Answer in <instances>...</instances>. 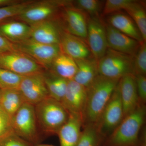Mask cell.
Returning a JSON list of instances; mask_svg holds the SVG:
<instances>
[{
  "label": "cell",
  "instance_id": "obj_1",
  "mask_svg": "<svg viewBox=\"0 0 146 146\" xmlns=\"http://www.w3.org/2000/svg\"><path fill=\"white\" fill-rule=\"evenodd\" d=\"M119 80L99 75L86 87L87 97L82 114L83 126L89 124L96 125Z\"/></svg>",
  "mask_w": 146,
  "mask_h": 146
},
{
  "label": "cell",
  "instance_id": "obj_2",
  "mask_svg": "<svg viewBox=\"0 0 146 146\" xmlns=\"http://www.w3.org/2000/svg\"><path fill=\"white\" fill-rule=\"evenodd\" d=\"M145 104H139L124 117L119 125L105 139L102 146H137L145 124Z\"/></svg>",
  "mask_w": 146,
  "mask_h": 146
},
{
  "label": "cell",
  "instance_id": "obj_3",
  "mask_svg": "<svg viewBox=\"0 0 146 146\" xmlns=\"http://www.w3.org/2000/svg\"><path fill=\"white\" fill-rule=\"evenodd\" d=\"M34 107L39 131L46 136L57 134L69 118V113L62 103L50 96Z\"/></svg>",
  "mask_w": 146,
  "mask_h": 146
},
{
  "label": "cell",
  "instance_id": "obj_4",
  "mask_svg": "<svg viewBox=\"0 0 146 146\" xmlns=\"http://www.w3.org/2000/svg\"><path fill=\"white\" fill-rule=\"evenodd\" d=\"M134 56L108 48L98 60L99 75L108 78L120 80L127 75L133 74Z\"/></svg>",
  "mask_w": 146,
  "mask_h": 146
},
{
  "label": "cell",
  "instance_id": "obj_5",
  "mask_svg": "<svg viewBox=\"0 0 146 146\" xmlns=\"http://www.w3.org/2000/svg\"><path fill=\"white\" fill-rule=\"evenodd\" d=\"M14 133L35 146L40 144L42 140L37 125L34 106L24 103L11 117Z\"/></svg>",
  "mask_w": 146,
  "mask_h": 146
},
{
  "label": "cell",
  "instance_id": "obj_6",
  "mask_svg": "<svg viewBox=\"0 0 146 146\" xmlns=\"http://www.w3.org/2000/svg\"><path fill=\"white\" fill-rule=\"evenodd\" d=\"M124 117L123 108L118 84L96 125L100 133L105 139L114 131Z\"/></svg>",
  "mask_w": 146,
  "mask_h": 146
},
{
  "label": "cell",
  "instance_id": "obj_7",
  "mask_svg": "<svg viewBox=\"0 0 146 146\" xmlns=\"http://www.w3.org/2000/svg\"><path fill=\"white\" fill-rule=\"evenodd\" d=\"M0 68L22 76L44 72L43 67L40 64L18 51L0 53Z\"/></svg>",
  "mask_w": 146,
  "mask_h": 146
},
{
  "label": "cell",
  "instance_id": "obj_8",
  "mask_svg": "<svg viewBox=\"0 0 146 146\" xmlns=\"http://www.w3.org/2000/svg\"><path fill=\"white\" fill-rule=\"evenodd\" d=\"M16 51L25 54L43 67H50L54 60L62 52L60 45H48L31 38L13 44Z\"/></svg>",
  "mask_w": 146,
  "mask_h": 146
},
{
  "label": "cell",
  "instance_id": "obj_9",
  "mask_svg": "<svg viewBox=\"0 0 146 146\" xmlns=\"http://www.w3.org/2000/svg\"><path fill=\"white\" fill-rule=\"evenodd\" d=\"M66 3L67 2L54 1H34L16 17L21 22L32 25L50 20L60 7L65 5Z\"/></svg>",
  "mask_w": 146,
  "mask_h": 146
},
{
  "label": "cell",
  "instance_id": "obj_10",
  "mask_svg": "<svg viewBox=\"0 0 146 146\" xmlns=\"http://www.w3.org/2000/svg\"><path fill=\"white\" fill-rule=\"evenodd\" d=\"M86 42L92 56L98 61L108 48L105 23L99 16L88 18Z\"/></svg>",
  "mask_w": 146,
  "mask_h": 146
},
{
  "label": "cell",
  "instance_id": "obj_11",
  "mask_svg": "<svg viewBox=\"0 0 146 146\" xmlns=\"http://www.w3.org/2000/svg\"><path fill=\"white\" fill-rule=\"evenodd\" d=\"M19 91L25 102L33 106L49 97L45 83L44 73L23 76Z\"/></svg>",
  "mask_w": 146,
  "mask_h": 146
},
{
  "label": "cell",
  "instance_id": "obj_12",
  "mask_svg": "<svg viewBox=\"0 0 146 146\" xmlns=\"http://www.w3.org/2000/svg\"><path fill=\"white\" fill-rule=\"evenodd\" d=\"M86 87L74 80H68L67 89L60 102L69 113L82 115L86 104Z\"/></svg>",
  "mask_w": 146,
  "mask_h": 146
},
{
  "label": "cell",
  "instance_id": "obj_13",
  "mask_svg": "<svg viewBox=\"0 0 146 146\" xmlns=\"http://www.w3.org/2000/svg\"><path fill=\"white\" fill-rule=\"evenodd\" d=\"M105 26L108 48L119 52L135 56L141 44L107 23H105Z\"/></svg>",
  "mask_w": 146,
  "mask_h": 146
},
{
  "label": "cell",
  "instance_id": "obj_14",
  "mask_svg": "<svg viewBox=\"0 0 146 146\" xmlns=\"http://www.w3.org/2000/svg\"><path fill=\"white\" fill-rule=\"evenodd\" d=\"M60 46L62 52L74 60L93 56L86 41L66 31L61 30Z\"/></svg>",
  "mask_w": 146,
  "mask_h": 146
},
{
  "label": "cell",
  "instance_id": "obj_15",
  "mask_svg": "<svg viewBox=\"0 0 146 146\" xmlns=\"http://www.w3.org/2000/svg\"><path fill=\"white\" fill-rule=\"evenodd\" d=\"M30 26L31 39L45 44L60 45L61 30L54 21L50 19Z\"/></svg>",
  "mask_w": 146,
  "mask_h": 146
},
{
  "label": "cell",
  "instance_id": "obj_16",
  "mask_svg": "<svg viewBox=\"0 0 146 146\" xmlns=\"http://www.w3.org/2000/svg\"><path fill=\"white\" fill-rule=\"evenodd\" d=\"M118 86L125 117L135 110L140 104L135 76L130 74L123 77L120 80Z\"/></svg>",
  "mask_w": 146,
  "mask_h": 146
},
{
  "label": "cell",
  "instance_id": "obj_17",
  "mask_svg": "<svg viewBox=\"0 0 146 146\" xmlns=\"http://www.w3.org/2000/svg\"><path fill=\"white\" fill-rule=\"evenodd\" d=\"M64 18L67 27L66 31L86 42L89 18L87 14L76 7H68L64 11Z\"/></svg>",
  "mask_w": 146,
  "mask_h": 146
},
{
  "label": "cell",
  "instance_id": "obj_18",
  "mask_svg": "<svg viewBox=\"0 0 146 146\" xmlns=\"http://www.w3.org/2000/svg\"><path fill=\"white\" fill-rule=\"evenodd\" d=\"M83 127L82 115L69 113L68 121L61 127L57 135L60 146H76L78 143Z\"/></svg>",
  "mask_w": 146,
  "mask_h": 146
},
{
  "label": "cell",
  "instance_id": "obj_19",
  "mask_svg": "<svg viewBox=\"0 0 146 146\" xmlns=\"http://www.w3.org/2000/svg\"><path fill=\"white\" fill-rule=\"evenodd\" d=\"M106 23L140 44L145 42L138 27L127 13L118 12L108 15Z\"/></svg>",
  "mask_w": 146,
  "mask_h": 146
},
{
  "label": "cell",
  "instance_id": "obj_20",
  "mask_svg": "<svg viewBox=\"0 0 146 146\" xmlns=\"http://www.w3.org/2000/svg\"><path fill=\"white\" fill-rule=\"evenodd\" d=\"M31 31L30 26L21 21L0 23V35L13 44L29 39Z\"/></svg>",
  "mask_w": 146,
  "mask_h": 146
},
{
  "label": "cell",
  "instance_id": "obj_21",
  "mask_svg": "<svg viewBox=\"0 0 146 146\" xmlns=\"http://www.w3.org/2000/svg\"><path fill=\"white\" fill-rule=\"evenodd\" d=\"M75 60L78 71L73 80L86 88L99 75L98 61L93 56Z\"/></svg>",
  "mask_w": 146,
  "mask_h": 146
},
{
  "label": "cell",
  "instance_id": "obj_22",
  "mask_svg": "<svg viewBox=\"0 0 146 146\" xmlns=\"http://www.w3.org/2000/svg\"><path fill=\"white\" fill-rule=\"evenodd\" d=\"M50 67L52 72L68 80H72L78 71L75 60L63 52L55 58Z\"/></svg>",
  "mask_w": 146,
  "mask_h": 146
},
{
  "label": "cell",
  "instance_id": "obj_23",
  "mask_svg": "<svg viewBox=\"0 0 146 146\" xmlns=\"http://www.w3.org/2000/svg\"><path fill=\"white\" fill-rule=\"evenodd\" d=\"M25 103L21 92L17 90H1L0 106L12 117Z\"/></svg>",
  "mask_w": 146,
  "mask_h": 146
},
{
  "label": "cell",
  "instance_id": "obj_24",
  "mask_svg": "<svg viewBox=\"0 0 146 146\" xmlns=\"http://www.w3.org/2000/svg\"><path fill=\"white\" fill-rule=\"evenodd\" d=\"M125 11L134 21L141 33L144 42H146V13L144 3L133 1Z\"/></svg>",
  "mask_w": 146,
  "mask_h": 146
},
{
  "label": "cell",
  "instance_id": "obj_25",
  "mask_svg": "<svg viewBox=\"0 0 146 146\" xmlns=\"http://www.w3.org/2000/svg\"><path fill=\"white\" fill-rule=\"evenodd\" d=\"M45 81L49 96L61 102L66 91L68 80L52 72L51 75L44 74Z\"/></svg>",
  "mask_w": 146,
  "mask_h": 146
},
{
  "label": "cell",
  "instance_id": "obj_26",
  "mask_svg": "<svg viewBox=\"0 0 146 146\" xmlns=\"http://www.w3.org/2000/svg\"><path fill=\"white\" fill-rule=\"evenodd\" d=\"M82 128L81 137L76 146H102L105 138L100 133L96 125H85Z\"/></svg>",
  "mask_w": 146,
  "mask_h": 146
},
{
  "label": "cell",
  "instance_id": "obj_27",
  "mask_svg": "<svg viewBox=\"0 0 146 146\" xmlns=\"http://www.w3.org/2000/svg\"><path fill=\"white\" fill-rule=\"evenodd\" d=\"M23 76L0 68V89L19 90Z\"/></svg>",
  "mask_w": 146,
  "mask_h": 146
},
{
  "label": "cell",
  "instance_id": "obj_28",
  "mask_svg": "<svg viewBox=\"0 0 146 146\" xmlns=\"http://www.w3.org/2000/svg\"><path fill=\"white\" fill-rule=\"evenodd\" d=\"M33 2L34 1H24L11 5L0 7V23H3L5 20L8 18L18 16Z\"/></svg>",
  "mask_w": 146,
  "mask_h": 146
},
{
  "label": "cell",
  "instance_id": "obj_29",
  "mask_svg": "<svg viewBox=\"0 0 146 146\" xmlns=\"http://www.w3.org/2000/svg\"><path fill=\"white\" fill-rule=\"evenodd\" d=\"M75 7L90 16H99L102 8V2L98 0H77L74 2Z\"/></svg>",
  "mask_w": 146,
  "mask_h": 146
},
{
  "label": "cell",
  "instance_id": "obj_30",
  "mask_svg": "<svg viewBox=\"0 0 146 146\" xmlns=\"http://www.w3.org/2000/svg\"><path fill=\"white\" fill-rule=\"evenodd\" d=\"M146 74V44H141L134 56L133 75L134 76Z\"/></svg>",
  "mask_w": 146,
  "mask_h": 146
},
{
  "label": "cell",
  "instance_id": "obj_31",
  "mask_svg": "<svg viewBox=\"0 0 146 146\" xmlns=\"http://www.w3.org/2000/svg\"><path fill=\"white\" fill-rule=\"evenodd\" d=\"M132 1L133 0H107L104 6L102 14L105 16L122 10H125Z\"/></svg>",
  "mask_w": 146,
  "mask_h": 146
},
{
  "label": "cell",
  "instance_id": "obj_32",
  "mask_svg": "<svg viewBox=\"0 0 146 146\" xmlns=\"http://www.w3.org/2000/svg\"><path fill=\"white\" fill-rule=\"evenodd\" d=\"M0 146H35L14 133V131L0 138Z\"/></svg>",
  "mask_w": 146,
  "mask_h": 146
},
{
  "label": "cell",
  "instance_id": "obj_33",
  "mask_svg": "<svg viewBox=\"0 0 146 146\" xmlns=\"http://www.w3.org/2000/svg\"><path fill=\"white\" fill-rule=\"evenodd\" d=\"M13 131L11 117L0 106V138Z\"/></svg>",
  "mask_w": 146,
  "mask_h": 146
},
{
  "label": "cell",
  "instance_id": "obj_34",
  "mask_svg": "<svg viewBox=\"0 0 146 146\" xmlns=\"http://www.w3.org/2000/svg\"><path fill=\"white\" fill-rule=\"evenodd\" d=\"M136 89L139 103L145 104L146 102V76L143 75L135 76Z\"/></svg>",
  "mask_w": 146,
  "mask_h": 146
},
{
  "label": "cell",
  "instance_id": "obj_35",
  "mask_svg": "<svg viewBox=\"0 0 146 146\" xmlns=\"http://www.w3.org/2000/svg\"><path fill=\"white\" fill-rule=\"evenodd\" d=\"M16 51L14 44L0 35V53Z\"/></svg>",
  "mask_w": 146,
  "mask_h": 146
},
{
  "label": "cell",
  "instance_id": "obj_36",
  "mask_svg": "<svg viewBox=\"0 0 146 146\" xmlns=\"http://www.w3.org/2000/svg\"><path fill=\"white\" fill-rule=\"evenodd\" d=\"M21 1L16 0H0V7L14 4Z\"/></svg>",
  "mask_w": 146,
  "mask_h": 146
},
{
  "label": "cell",
  "instance_id": "obj_37",
  "mask_svg": "<svg viewBox=\"0 0 146 146\" xmlns=\"http://www.w3.org/2000/svg\"><path fill=\"white\" fill-rule=\"evenodd\" d=\"M36 146H54L52 145H46V144H39Z\"/></svg>",
  "mask_w": 146,
  "mask_h": 146
},
{
  "label": "cell",
  "instance_id": "obj_38",
  "mask_svg": "<svg viewBox=\"0 0 146 146\" xmlns=\"http://www.w3.org/2000/svg\"><path fill=\"white\" fill-rule=\"evenodd\" d=\"M137 146H146V145H139Z\"/></svg>",
  "mask_w": 146,
  "mask_h": 146
},
{
  "label": "cell",
  "instance_id": "obj_39",
  "mask_svg": "<svg viewBox=\"0 0 146 146\" xmlns=\"http://www.w3.org/2000/svg\"><path fill=\"white\" fill-rule=\"evenodd\" d=\"M1 90L0 89V98H1Z\"/></svg>",
  "mask_w": 146,
  "mask_h": 146
}]
</instances>
